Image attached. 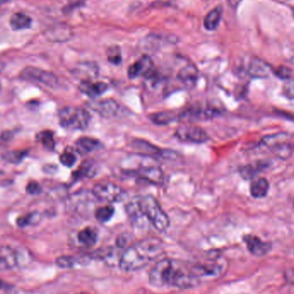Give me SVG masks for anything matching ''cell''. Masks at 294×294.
<instances>
[{
	"mask_svg": "<svg viewBox=\"0 0 294 294\" xmlns=\"http://www.w3.org/2000/svg\"><path fill=\"white\" fill-rule=\"evenodd\" d=\"M293 15H294V8H293Z\"/></svg>",
	"mask_w": 294,
	"mask_h": 294,
	"instance_id": "obj_42",
	"label": "cell"
},
{
	"mask_svg": "<svg viewBox=\"0 0 294 294\" xmlns=\"http://www.w3.org/2000/svg\"><path fill=\"white\" fill-rule=\"evenodd\" d=\"M245 70L250 77L257 78H265L273 73V68L267 62L256 57L248 61Z\"/></svg>",
	"mask_w": 294,
	"mask_h": 294,
	"instance_id": "obj_13",
	"label": "cell"
},
{
	"mask_svg": "<svg viewBox=\"0 0 294 294\" xmlns=\"http://www.w3.org/2000/svg\"><path fill=\"white\" fill-rule=\"evenodd\" d=\"M243 242L246 244L247 249L253 256H263L271 250L272 244L264 242L259 237L254 235H246L243 237Z\"/></svg>",
	"mask_w": 294,
	"mask_h": 294,
	"instance_id": "obj_16",
	"label": "cell"
},
{
	"mask_svg": "<svg viewBox=\"0 0 294 294\" xmlns=\"http://www.w3.org/2000/svg\"><path fill=\"white\" fill-rule=\"evenodd\" d=\"M26 191L29 193V195H38L42 191V187L38 182H31L26 187Z\"/></svg>",
	"mask_w": 294,
	"mask_h": 294,
	"instance_id": "obj_39",
	"label": "cell"
},
{
	"mask_svg": "<svg viewBox=\"0 0 294 294\" xmlns=\"http://www.w3.org/2000/svg\"><path fill=\"white\" fill-rule=\"evenodd\" d=\"M38 219V215L36 213H33V214H29V215H25V216H21L16 220V224L19 227H24L29 224H35V222L37 221Z\"/></svg>",
	"mask_w": 294,
	"mask_h": 294,
	"instance_id": "obj_35",
	"label": "cell"
},
{
	"mask_svg": "<svg viewBox=\"0 0 294 294\" xmlns=\"http://www.w3.org/2000/svg\"><path fill=\"white\" fill-rule=\"evenodd\" d=\"M5 287H7V285L4 284L3 281L0 280V289H2L3 288H5Z\"/></svg>",
	"mask_w": 294,
	"mask_h": 294,
	"instance_id": "obj_40",
	"label": "cell"
},
{
	"mask_svg": "<svg viewBox=\"0 0 294 294\" xmlns=\"http://www.w3.org/2000/svg\"><path fill=\"white\" fill-rule=\"evenodd\" d=\"M0 90H1V85H0Z\"/></svg>",
	"mask_w": 294,
	"mask_h": 294,
	"instance_id": "obj_44",
	"label": "cell"
},
{
	"mask_svg": "<svg viewBox=\"0 0 294 294\" xmlns=\"http://www.w3.org/2000/svg\"><path fill=\"white\" fill-rule=\"evenodd\" d=\"M293 205H294V202H293Z\"/></svg>",
	"mask_w": 294,
	"mask_h": 294,
	"instance_id": "obj_43",
	"label": "cell"
},
{
	"mask_svg": "<svg viewBox=\"0 0 294 294\" xmlns=\"http://www.w3.org/2000/svg\"><path fill=\"white\" fill-rule=\"evenodd\" d=\"M20 77L22 79L38 82L48 87H55L58 84V77L53 73L32 67L24 68L21 72Z\"/></svg>",
	"mask_w": 294,
	"mask_h": 294,
	"instance_id": "obj_8",
	"label": "cell"
},
{
	"mask_svg": "<svg viewBox=\"0 0 294 294\" xmlns=\"http://www.w3.org/2000/svg\"></svg>",
	"mask_w": 294,
	"mask_h": 294,
	"instance_id": "obj_46",
	"label": "cell"
},
{
	"mask_svg": "<svg viewBox=\"0 0 294 294\" xmlns=\"http://www.w3.org/2000/svg\"><path fill=\"white\" fill-rule=\"evenodd\" d=\"M60 160H61V163L63 165L71 168V167L74 166L75 163H76L77 157L72 150H67L61 154Z\"/></svg>",
	"mask_w": 294,
	"mask_h": 294,
	"instance_id": "obj_34",
	"label": "cell"
},
{
	"mask_svg": "<svg viewBox=\"0 0 294 294\" xmlns=\"http://www.w3.org/2000/svg\"><path fill=\"white\" fill-rule=\"evenodd\" d=\"M154 72L153 61L148 55H144L129 67L128 75L129 78H136L140 76L147 77L153 74Z\"/></svg>",
	"mask_w": 294,
	"mask_h": 294,
	"instance_id": "obj_11",
	"label": "cell"
},
{
	"mask_svg": "<svg viewBox=\"0 0 294 294\" xmlns=\"http://www.w3.org/2000/svg\"><path fill=\"white\" fill-rule=\"evenodd\" d=\"M260 167L261 165H254V164L245 165L240 169L239 172L244 179H253L256 177L257 173L259 171Z\"/></svg>",
	"mask_w": 294,
	"mask_h": 294,
	"instance_id": "obj_33",
	"label": "cell"
},
{
	"mask_svg": "<svg viewBox=\"0 0 294 294\" xmlns=\"http://www.w3.org/2000/svg\"><path fill=\"white\" fill-rule=\"evenodd\" d=\"M72 35H73L72 29L68 26L66 25L53 27L46 34L47 38L50 42H68V40L72 37Z\"/></svg>",
	"mask_w": 294,
	"mask_h": 294,
	"instance_id": "obj_20",
	"label": "cell"
},
{
	"mask_svg": "<svg viewBox=\"0 0 294 294\" xmlns=\"http://www.w3.org/2000/svg\"><path fill=\"white\" fill-rule=\"evenodd\" d=\"M134 173L140 179L144 180L151 184L159 185L163 182V170L156 165L141 166L138 168Z\"/></svg>",
	"mask_w": 294,
	"mask_h": 294,
	"instance_id": "obj_12",
	"label": "cell"
},
{
	"mask_svg": "<svg viewBox=\"0 0 294 294\" xmlns=\"http://www.w3.org/2000/svg\"><path fill=\"white\" fill-rule=\"evenodd\" d=\"M92 195L100 202H113L122 201L125 197V191L122 187L110 182H101L94 185Z\"/></svg>",
	"mask_w": 294,
	"mask_h": 294,
	"instance_id": "obj_7",
	"label": "cell"
},
{
	"mask_svg": "<svg viewBox=\"0 0 294 294\" xmlns=\"http://www.w3.org/2000/svg\"><path fill=\"white\" fill-rule=\"evenodd\" d=\"M76 146L78 151L83 153H88L98 149L100 147V142L93 138L82 137L77 140Z\"/></svg>",
	"mask_w": 294,
	"mask_h": 294,
	"instance_id": "obj_27",
	"label": "cell"
},
{
	"mask_svg": "<svg viewBox=\"0 0 294 294\" xmlns=\"http://www.w3.org/2000/svg\"><path fill=\"white\" fill-rule=\"evenodd\" d=\"M126 212L128 214V217L133 222V224H135L137 226L143 227L146 224V222H148L139 208L137 197L126 206Z\"/></svg>",
	"mask_w": 294,
	"mask_h": 294,
	"instance_id": "obj_21",
	"label": "cell"
},
{
	"mask_svg": "<svg viewBox=\"0 0 294 294\" xmlns=\"http://www.w3.org/2000/svg\"><path fill=\"white\" fill-rule=\"evenodd\" d=\"M190 265L193 271L195 272V275H197L200 279L203 277L217 276L220 275L223 271V266L218 262H195V263L190 262Z\"/></svg>",
	"mask_w": 294,
	"mask_h": 294,
	"instance_id": "obj_15",
	"label": "cell"
},
{
	"mask_svg": "<svg viewBox=\"0 0 294 294\" xmlns=\"http://www.w3.org/2000/svg\"><path fill=\"white\" fill-rule=\"evenodd\" d=\"M95 173H96V167L92 160H85L80 164L78 169L74 171L73 176L75 180H81L91 177L95 175Z\"/></svg>",
	"mask_w": 294,
	"mask_h": 294,
	"instance_id": "obj_25",
	"label": "cell"
},
{
	"mask_svg": "<svg viewBox=\"0 0 294 294\" xmlns=\"http://www.w3.org/2000/svg\"><path fill=\"white\" fill-rule=\"evenodd\" d=\"M135 148L139 150H141L142 152L147 153V155H160V156H164V154L162 153V150H160L159 148L157 147H154L152 145L146 142L143 141H135Z\"/></svg>",
	"mask_w": 294,
	"mask_h": 294,
	"instance_id": "obj_28",
	"label": "cell"
},
{
	"mask_svg": "<svg viewBox=\"0 0 294 294\" xmlns=\"http://www.w3.org/2000/svg\"><path fill=\"white\" fill-rule=\"evenodd\" d=\"M269 190V182L264 177H259L253 180L250 183L249 191L250 195H252L254 198H263L268 195Z\"/></svg>",
	"mask_w": 294,
	"mask_h": 294,
	"instance_id": "obj_22",
	"label": "cell"
},
{
	"mask_svg": "<svg viewBox=\"0 0 294 294\" xmlns=\"http://www.w3.org/2000/svg\"><path fill=\"white\" fill-rule=\"evenodd\" d=\"M175 135L180 141H187L194 144H202L208 141L207 133L195 125H183L177 128Z\"/></svg>",
	"mask_w": 294,
	"mask_h": 294,
	"instance_id": "obj_9",
	"label": "cell"
},
{
	"mask_svg": "<svg viewBox=\"0 0 294 294\" xmlns=\"http://www.w3.org/2000/svg\"><path fill=\"white\" fill-rule=\"evenodd\" d=\"M163 252V243L156 237L139 241L122 253L119 266L123 271H137L158 258Z\"/></svg>",
	"mask_w": 294,
	"mask_h": 294,
	"instance_id": "obj_2",
	"label": "cell"
},
{
	"mask_svg": "<svg viewBox=\"0 0 294 294\" xmlns=\"http://www.w3.org/2000/svg\"><path fill=\"white\" fill-rule=\"evenodd\" d=\"M198 74V69L195 65L188 64L180 69L177 74V78L184 86L192 88L196 83Z\"/></svg>",
	"mask_w": 294,
	"mask_h": 294,
	"instance_id": "obj_18",
	"label": "cell"
},
{
	"mask_svg": "<svg viewBox=\"0 0 294 294\" xmlns=\"http://www.w3.org/2000/svg\"><path fill=\"white\" fill-rule=\"evenodd\" d=\"M291 140V135L280 133L266 136L262 139V143L276 157L281 159H288V157H291L294 150V144L292 143Z\"/></svg>",
	"mask_w": 294,
	"mask_h": 294,
	"instance_id": "obj_5",
	"label": "cell"
},
{
	"mask_svg": "<svg viewBox=\"0 0 294 294\" xmlns=\"http://www.w3.org/2000/svg\"><path fill=\"white\" fill-rule=\"evenodd\" d=\"M138 205L147 220L158 231H164L170 225L168 215L161 208L159 203L151 195L137 197Z\"/></svg>",
	"mask_w": 294,
	"mask_h": 294,
	"instance_id": "obj_3",
	"label": "cell"
},
{
	"mask_svg": "<svg viewBox=\"0 0 294 294\" xmlns=\"http://www.w3.org/2000/svg\"><path fill=\"white\" fill-rule=\"evenodd\" d=\"M77 239L84 246L91 247L96 243L97 234L91 227H85L77 233Z\"/></svg>",
	"mask_w": 294,
	"mask_h": 294,
	"instance_id": "obj_26",
	"label": "cell"
},
{
	"mask_svg": "<svg viewBox=\"0 0 294 294\" xmlns=\"http://www.w3.org/2000/svg\"><path fill=\"white\" fill-rule=\"evenodd\" d=\"M18 263L19 257L16 249L8 245L0 246V272L15 269Z\"/></svg>",
	"mask_w": 294,
	"mask_h": 294,
	"instance_id": "obj_14",
	"label": "cell"
},
{
	"mask_svg": "<svg viewBox=\"0 0 294 294\" xmlns=\"http://www.w3.org/2000/svg\"><path fill=\"white\" fill-rule=\"evenodd\" d=\"M89 105L95 112L106 118H113L121 113V105L111 98L90 102Z\"/></svg>",
	"mask_w": 294,
	"mask_h": 294,
	"instance_id": "obj_10",
	"label": "cell"
},
{
	"mask_svg": "<svg viewBox=\"0 0 294 294\" xmlns=\"http://www.w3.org/2000/svg\"></svg>",
	"mask_w": 294,
	"mask_h": 294,
	"instance_id": "obj_45",
	"label": "cell"
},
{
	"mask_svg": "<svg viewBox=\"0 0 294 294\" xmlns=\"http://www.w3.org/2000/svg\"><path fill=\"white\" fill-rule=\"evenodd\" d=\"M114 213H115V209L112 206H110V205L103 206V207L97 208L95 211V217L101 223H106V222L110 220V219L114 215Z\"/></svg>",
	"mask_w": 294,
	"mask_h": 294,
	"instance_id": "obj_29",
	"label": "cell"
},
{
	"mask_svg": "<svg viewBox=\"0 0 294 294\" xmlns=\"http://www.w3.org/2000/svg\"><path fill=\"white\" fill-rule=\"evenodd\" d=\"M149 282L157 288L172 287L189 289L197 287L201 279L193 271L190 262L162 259L156 262L150 270Z\"/></svg>",
	"mask_w": 294,
	"mask_h": 294,
	"instance_id": "obj_1",
	"label": "cell"
},
{
	"mask_svg": "<svg viewBox=\"0 0 294 294\" xmlns=\"http://www.w3.org/2000/svg\"><path fill=\"white\" fill-rule=\"evenodd\" d=\"M221 110L218 106L210 102H195L189 109L182 112V119H189L192 121H206L215 118L220 115Z\"/></svg>",
	"mask_w": 294,
	"mask_h": 294,
	"instance_id": "obj_6",
	"label": "cell"
},
{
	"mask_svg": "<svg viewBox=\"0 0 294 294\" xmlns=\"http://www.w3.org/2000/svg\"><path fill=\"white\" fill-rule=\"evenodd\" d=\"M10 24L11 29L14 30L29 29L32 24V19L30 16L24 13H14L12 16H10Z\"/></svg>",
	"mask_w": 294,
	"mask_h": 294,
	"instance_id": "obj_23",
	"label": "cell"
},
{
	"mask_svg": "<svg viewBox=\"0 0 294 294\" xmlns=\"http://www.w3.org/2000/svg\"><path fill=\"white\" fill-rule=\"evenodd\" d=\"M82 262L83 260L71 256H61L56 259V264L61 269H70Z\"/></svg>",
	"mask_w": 294,
	"mask_h": 294,
	"instance_id": "obj_31",
	"label": "cell"
},
{
	"mask_svg": "<svg viewBox=\"0 0 294 294\" xmlns=\"http://www.w3.org/2000/svg\"><path fill=\"white\" fill-rule=\"evenodd\" d=\"M283 94L288 99H294V79L287 80L285 83L283 89H282Z\"/></svg>",
	"mask_w": 294,
	"mask_h": 294,
	"instance_id": "obj_38",
	"label": "cell"
},
{
	"mask_svg": "<svg viewBox=\"0 0 294 294\" xmlns=\"http://www.w3.org/2000/svg\"><path fill=\"white\" fill-rule=\"evenodd\" d=\"M107 57H108V61L111 64L115 65V66H119L121 64L122 58L120 47L116 45L110 46L107 49Z\"/></svg>",
	"mask_w": 294,
	"mask_h": 294,
	"instance_id": "obj_32",
	"label": "cell"
},
{
	"mask_svg": "<svg viewBox=\"0 0 294 294\" xmlns=\"http://www.w3.org/2000/svg\"><path fill=\"white\" fill-rule=\"evenodd\" d=\"M37 139L40 142H42L43 147L47 148L48 150H52L55 149V141L53 132L48 131V130L41 132V133H39Z\"/></svg>",
	"mask_w": 294,
	"mask_h": 294,
	"instance_id": "obj_30",
	"label": "cell"
},
{
	"mask_svg": "<svg viewBox=\"0 0 294 294\" xmlns=\"http://www.w3.org/2000/svg\"><path fill=\"white\" fill-rule=\"evenodd\" d=\"M107 89L108 85L105 83L93 82L92 80H83L79 84L80 91L90 98L101 96L105 92Z\"/></svg>",
	"mask_w": 294,
	"mask_h": 294,
	"instance_id": "obj_17",
	"label": "cell"
},
{
	"mask_svg": "<svg viewBox=\"0 0 294 294\" xmlns=\"http://www.w3.org/2000/svg\"><path fill=\"white\" fill-rule=\"evenodd\" d=\"M150 122L158 126H166L175 122L178 119H182V112L176 111H163V112L153 113L149 116Z\"/></svg>",
	"mask_w": 294,
	"mask_h": 294,
	"instance_id": "obj_19",
	"label": "cell"
},
{
	"mask_svg": "<svg viewBox=\"0 0 294 294\" xmlns=\"http://www.w3.org/2000/svg\"><path fill=\"white\" fill-rule=\"evenodd\" d=\"M25 156V152L23 151H10L4 155V158L10 163H19Z\"/></svg>",
	"mask_w": 294,
	"mask_h": 294,
	"instance_id": "obj_37",
	"label": "cell"
},
{
	"mask_svg": "<svg viewBox=\"0 0 294 294\" xmlns=\"http://www.w3.org/2000/svg\"><path fill=\"white\" fill-rule=\"evenodd\" d=\"M59 122L63 128L83 130L90 124V113L79 107H65L59 113Z\"/></svg>",
	"mask_w": 294,
	"mask_h": 294,
	"instance_id": "obj_4",
	"label": "cell"
},
{
	"mask_svg": "<svg viewBox=\"0 0 294 294\" xmlns=\"http://www.w3.org/2000/svg\"><path fill=\"white\" fill-rule=\"evenodd\" d=\"M273 74L281 79L288 80L290 79V77H291L292 71L287 67L282 66V67L273 69Z\"/></svg>",
	"mask_w": 294,
	"mask_h": 294,
	"instance_id": "obj_36",
	"label": "cell"
},
{
	"mask_svg": "<svg viewBox=\"0 0 294 294\" xmlns=\"http://www.w3.org/2000/svg\"><path fill=\"white\" fill-rule=\"evenodd\" d=\"M222 12L223 9L221 6L216 7L214 10H210L208 15L205 16L203 22L205 29H208L209 31H214L217 29L218 26L220 23Z\"/></svg>",
	"mask_w": 294,
	"mask_h": 294,
	"instance_id": "obj_24",
	"label": "cell"
},
{
	"mask_svg": "<svg viewBox=\"0 0 294 294\" xmlns=\"http://www.w3.org/2000/svg\"><path fill=\"white\" fill-rule=\"evenodd\" d=\"M8 1H10V0H0V6H1L2 4H3V3H5L6 2H8Z\"/></svg>",
	"mask_w": 294,
	"mask_h": 294,
	"instance_id": "obj_41",
	"label": "cell"
}]
</instances>
